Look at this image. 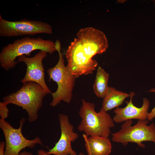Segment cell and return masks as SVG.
Returning a JSON list of instances; mask_svg holds the SVG:
<instances>
[{
  "label": "cell",
  "mask_w": 155,
  "mask_h": 155,
  "mask_svg": "<svg viewBox=\"0 0 155 155\" xmlns=\"http://www.w3.org/2000/svg\"><path fill=\"white\" fill-rule=\"evenodd\" d=\"M37 50L44 51L50 54L57 51L55 42L40 37L26 36L15 40L3 47L0 53V65L6 71L15 67L18 63L16 61L19 56L26 55Z\"/></svg>",
  "instance_id": "obj_1"
},
{
  "label": "cell",
  "mask_w": 155,
  "mask_h": 155,
  "mask_svg": "<svg viewBox=\"0 0 155 155\" xmlns=\"http://www.w3.org/2000/svg\"><path fill=\"white\" fill-rule=\"evenodd\" d=\"M94 103L82 100L79 113L81 118L78 127L79 131L83 132L87 136H99L108 138L111 128L115 126L110 115L102 108L97 112Z\"/></svg>",
  "instance_id": "obj_2"
},
{
  "label": "cell",
  "mask_w": 155,
  "mask_h": 155,
  "mask_svg": "<svg viewBox=\"0 0 155 155\" xmlns=\"http://www.w3.org/2000/svg\"><path fill=\"white\" fill-rule=\"evenodd\" d=\"M47 94L39 84L33 82L23 83L22 87L16 92L3 97L7 105L11 104L22 107L28 114V120L34 121L38 118V111L42 106L43 99Z\"/></svg>",
  "instance_id": "obj_3"
},
{
  "label": "cell",
  "mask_w": 155,
  "mask_h": 155,
  "mask_svg": "<svg viewBox=\"0 0 155 155\" xmlns=\"http://www.w3.org/2000/svg\"><path fill=\"white\" fill-rule=\"evenodd\" d=\"M57 51L59 54V59L53 67L49 69L47 71L49 75V81L52 80L58 85L57 90L51 93L53 100L50 105L54 107L63 101L67 103L71 102L72 92L76 78L70 72L64 63V60L61 51V44L58 40L55 42Z\"/></svg>",
  "instance_id": "obj_4"
},
{
  "label": "cell",
  "mask_w": 155,
  "mask_h": 155,
  "mask_svg": "<svg viewBox=\"0 0 155 155\" xmlns=\"http://www.w3.org/2000/svg\"><path fill=\"white\" fill-rule=\"evenodd\" d=\"M148 120H139L137 123L132 125V120L124 121L118 131L112 133L111 140L125 146L129 142L136 143L140 147L144 148L145 146L142 142L151 141L155 143V125L152 123L148 125Z\"/></svg>",
  "instance_id": "obj_5"
},
{
  "label": "cell",
  "mask_w": 155,
  "mask_h": 155,
  "mask_svg": "<svg viewBox=\"0 0 155 155\" xmlns=\"http://www.w3.org/2000/svg\"><path fill=\"white\" fill-rule=\"evenodd\" d=\"M51 26L45 22L26 19L11 21L5 20L0 15V36L12 37L37 34H52Z\"/></svg>",
  "instance_id": "obj_6"
},
{
  "label": "cell",
  "mask_w": 155,
  "mask_h": 155,
  "mask_svg": "<svg viewBox=\"0 0 155 155\" xmlns=\"http://www.w3.org/2000/svg\"><path fill=\"white\" fill-rule=\"evenodd\" d=\"M25 118H22L18 129L13 128L5 119H0V128L3 131L5 139L4 155H19L23 149L33 148L36 144L41 145L42 142L38 137L32 140L26 138L23 135L22 129Z\"/></svg>",
  "instance_id": "obj_7"
},
{
  "label": "cell",
  "mask_w": 155,
  "mask_h": 155,
  "mask_svg": "<svg viewBox=\"0 0 155 155\" xmlns=\"http://www.w3.org/2000/svg\"><path fill=\"white\" fill-rule=\"evenodd\" d=\"M65 56L67 62L66 67L76 78L92 73L98 65L95 60L85 53L78 38H74L71 42L66 51Z\"/></svg>",
  "instance_id": "obj_8"
},
{
  "label": "cell",
  "mask_w": 155,
  "mask_h": 155,
  "mask_svg": "<svg viewBox=\"0 0 155 155\" xmlns=\"http://www.w3.org/2000/svg\"><path fill=\"white\" fill-rule=\"evenodd\" d=\"M47 53L40 50L33 57L24 55L18 57L17 60L18 62L24 63L27 66L26 73L21 82L23 83L28 82L37 83L42 86L47 94L51 92L45 81L44 69L42 62Z\"/></svg>",
  "instance_id": "obj_9"
},
{
  "label": "cell",
  "mask_w": 155,
  "mask_h": 155,
  "mask_svg": "<svg viewBox=\"0 0 155 155\" xmlns=\"http://www.w3.org/2000/svg\"><path fill=\"white\" fill-rule=\"evenodd\" d=\"M77 37L80 41L83 50L90 58L106 51L108 44L104 34L94 28L88 27L80 30Z\"/></svg>",
  "instance_id": "obj_10"
},
{
  "label": "cell",
  "mask_w": 155,
  "mask_h": 155,
  "mask_svg": "<svg viewBox=\"0 0 155 155\" xmlns=\"http://www.w3.org/2000/svg\"><path fill=\"white\" fill-rule=\"evenodd\" d=\"M59 120L61 130L60 139L55 146L46 153L49 155H77L72 148L71 143L78 138L79 135L74 132V127L69 123L68 116L60 114Z\"/></svg>",
  "instance_id": "obj_11"
},
{
  "label": "cell",
  "mask_w": 155,
  "mask_h": 155,
  "mask_svg": "<svg viewBox=\"0 0 155 155\" xmlns=\"http://www.w3.org/2000/svg\"><path fill=\"white\" fill-rule=\"evenodd\" d=\"M130 100L126 101V106L123 108L117 107L114 109L115 115L113 118L114 121L116 123H121L128 120L137 119L147 120L149 113L148 111L150 106V101L146 98H143V103L140 107L135 106L132 102L133 96L135 94L133 92H130Z\"/></svg>",
  "instance_id": "obj_12"
},
{
  "label": "cell",
  "mask_w": 155,
  "mask_h": 155,
  "mask_svg": "<svg viewBox=\"0 0 155 155\" xmlns=\"http://www.w3.org/2000/svg\"><path fill=\"white\" fill-rule=\"evenodd\" d=\"M83 136L88 155H108L111 152L112 146L108 138L99 136L88 137L85 134Z\"/></svg>",
  "instance_id": "obj_13"
},
{
  "label": "cell",
  "mask_w": 155,
  "mask_h": 155,
  "mask_svg": "<svg viewBox=\"0 0 155 155\" xmlns=\"http://www.w3.org/2000/svg\"><path fill=\"white\" fill-rule=\"evenodd\" d=\"M130 96L129 94L109 87L108 92L103 98L102 108L107 112L111 110L122 105L125 99Z\"/></svg>",
  "instance_id": "obj_14"
},
{
  "label": "cell",
  "mask_w": 155,
  "mask_h": 155,
  "mask_svg": "<svg viewBox=\"0 0 155 155\" xmlns=\"http://www.w3.org/2000/svg\"><path fill=\"white\" fill-rule=\"evenodd\" d=\"M109 77V74L103 69L98 67L93 86L94 92L98 97L104 98L107 94L109 87L108 84Z\"/></svg>",
  "instance_id": "obj_15"
},
{
  "label": "cell",
  "mask_w": 155,
  "mask_h": 155,
  "mask_svg": "<svg viewBox=\"0 0 155 155\" xmlns=\"http://www.w3.org/2000/svg\"><path fill=\"white\" fill-rule=\"evenodd\" d=\"M4 102H0V116L1 119H5L9 116V110Z\"/></svg>",
  "instance_id": "obj_16"
},
{
  "label": "cell",
  "mask_w": 155,
  "mask_h": 155,
  "mask_svg": "<svg viewBox=\"0 0 155 155\" xmlns=\"http://www.w3.org/2000/svg\"><path fill=\"white\" fill-rule=\"evenodd\" d=\"M150 92H153L155 93V89L152 88L149 91ZM155 117V106L152 110L149 113L147 120L149 121H151L153 120L154 118Z\"/></svg>",
  "instance_id": "obj_17"
},
{
  "label": "cell",
  "mask_w": 155,
  "mask_h": 155,
  "mask_svg": "<svg viewBox=\"0 0 155 155\" xmlns=\"http://www.w3.org/2000/svg\"><path fill=\"white\" fill-rule=\"evenodd\" d=\"M5 147V142L1 141L0 142V155H4V148Z\"/></svg>",
  "instance_id": "obj_18"
},
{
  "label": "cell",
  "mask_w": 155,
  "mask_h": 155,
  "mask_svg": "<svg viewBox=\"0 0 155 155\" xmlns=\"http://www.w3.org/2000/svg\"><path fill=\"white\" fill-rule=\"evenodd\" d=\"M38 155H49L46 152V151L42 149L39 150L37 152ZM77 155H85L82 152H80Z\"/></svg>",
  "instance_id": "obj_19"
},
{
  "label": "cell",
  "mask_w": 155,
  "mask_h": 155,
  "mask_svg": "<svg viewBox=\"0 0 155 155\" xmlns=\"http://www.w3.org/2000/svg\"><path fill=\"white\" fill-rule=\"evenodd\" d=\"M19 155H34L32 153L24 151L20 153Z\"/></svg>",
  "instance_id": "obj_20"
}]
</instances>
